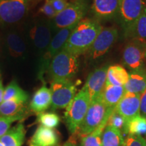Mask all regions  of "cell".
<instances>
[{
	"instance_id": "cell-1",
	"label": "cell",
	"mask_w": 146,
	"mask_h": 146,
	"mask_svg": "<svg viewBox=\"0 0 146 146\" xmlns=\"http://www.w3.org/2000/svg\"><path fill=\"white\" fill-rule=\"evenodd\" d=\"M103 27L94 18H84L71 33L63 50L78 57L89 50Z\"/></svg>"
},
{
	"instance_id": "cell-2",
	"label": "cell",
	"mask_w": 146,
	"mask_h": 146,
	"mask_svg": "<svg viewBox=\"0 0 146 146\" xmlns=\"http://www.w3.org/2000/svg\"><path fill=\"white\" fill-rule=\"evenodd\" d=\"M114 110V108L105 105L101 96L92 100L85 118L75 133L83 137L92 133L102 124L108 123L109 117Z\"/></svg>"
},
{
	"instance_id": "cell-3",
	"label": "cell",
	"mask_w": 146,
	"mask_h": 146,
	"mask_svg": "<svg viewBox=\"0 0 146 146\" xmlns=\"http://www.w3.org/2000/svg\"><path fill=\"white\" fill-rule=\"evenodd\" d=\"M79 68L78 57L62 50L54 56L47 69L52 81L70 80L77 74Z\"/></svg>"
},
{
	"instance_id": "cell-4",
	"label": "cell",
	"mask_w": 146,
	"mask_h": 146,
	"mask_svg": "<svg viewBox=\"0 0 146 146\" xmlns=\"http://www.w3.org/2000/svg\"><path fill=\"white\" fill-rule=\"evenodd\" d=\"M91 103L87 91L82 88L66 108L64 118L68 131L74 134L85 118Z\"/></svg>"
},
{
	"instance_id": "cell-5",
	"label": "cell",
	"mask_w": 146,
	"mask_h": 146,
	"mask_svg": "<svg viewBox=\"0 0 146 146\" xmlns=\"http://www.w3.org/2000/svg\"><path fill=\"white\" fill-rule=\"evenodd\" d=\"M89 8V0H73L54 18V27L60 30L76 25L85 18Z\"/></svg>"
},
{
	"instance_id": "cell-6",
	"label": "cell",
	"mask_w": 146,
	"mask_h": 146,
	"mask_svg": "<svg viewBox=\"0 0 146 146\" xmlns=\"http://www.w3.org/2000/svg\"><path fill=\"white\" fill-rule=\"evenodd\" d=\"M145 7L144 0H122L117 18L124 37L129 39L137 21Z\"/></svg>"
},
{
	"instance_id": "cell-7",
	"label": "cell",
	"mask_w": 146,
	"mask_h": 146,
	"mask_svg": "<svg viewBox=\"0 0 146 146\" xmlns=\"http://www.w3.org/2000/svg\"><path fill=\"white\" fill-rule=\"evenodd\" d=\"M76 26V25H74V26L60 29L57 33L53 36L48 47L43 53V56L39 62L38 77L43 81V83H45L43 79V76L45 72H47V69H48L51 61L56 54L62 50L71 33L72 32Z\"/></svg>"
},
{
	"instance_id": "cell-8",
	"label": "cell",
	"mask_w": 146,
	"mask_h": 146,
	"mask_svg": "<svg viewBox=\"0 0 146 146\" xmlns=\"http://www.w3.org/2000/svg\"><path fill=\"white\" fill-rule=\"evenodd\" d=\"M52 110L66 108L76 96V85L70 80H54L50 83Z\"/></svg>"
},
{
	"instance_id": "cell-9",
	"label": "cell",
	"mask_w": 146,
	"mask_h": 146,
	"mask_svg": "<svg viewBox=\"0 0 146 146\" xmlns=\"http://www.w3.org/2000/svg\"><path fill=\"white\" fill-rule=\"evenodd\" d=\"M118 37L117 28L115 27H103L86 53L87 59L90 61H94L104 56L114 44Z\"/></svg>"
},
{
	"instance_id": "cell-10",
	"label": "cell",
	"mask_w": 146,
	"mask_h": 146,
	"mask_svg": "<svg viewBox=\"0 0 146 146\" xmlns=\"http://www.w3.org/2000/svg\"><path fill=\"white\" fill-rule=\"evenodd\" d=\"M29 9V0H0V24L11 25L25 17Z\"/></svg>"
},
{
	"instance_id": "cell-11",
	"label": "cell",
	"mask_w": 146,
	"mask_h": 146,
	"mask_svg": "<svg viewBox=\"0 0 146 146\" xmlns=\"http://www.w3.org/2000/svg\"><path fill=\"white\" fill-rule=\"evenodd\" d=\"M145 46L131 40L126 45L123 53V64L130 71L144 68Z\"/></svg>"
},
{
	"instance_id": "cell-12",
	"label": "cell",
	"mask_w": 146,
	"mask_h": 146,
	"mask_svg": "<svg viewBox=\"0 0 146 146\" xmlns=\"http://www.w3.org/2000/svg\"><path fill=\"white\" fill-rule=\"evenodd\" d=\"M122 0H93L91 12L93 18L105 22L117 18Z\"/></svg>"
},
{
	"instance_id": "cell-13",
	"label": "cell",
	"mask_w": 146,
	"mask_h": 146,
	"mask_svg": "<svg viewBox=\"0 0 146 146\" xmlns=\"http://www.w3.org/2000/svg\"><path fill=\"white\" fill-rule=\"evenodd\" d=\"M108 66L100 67L89 73L83 89L87 91L91 101L102 96L106 83Z\"/></svg>"
},
{
	"instance_id": "cell-14",
	"label": "cell",
	"mask_w": 146,
	"mask_h": 146,
	"mask_svg": "<svg viewBox=\"0 0 146 146\" xmlns=\"http://www.w3.org/2000/svg\"><path fill=\"white\" fill-rule=\"evenodd\" d=\"M140 97L139 94L125 92L115 107L114 110L125 118L127 125L129 120L140 115Z\"/></svg>"
},
{
	"instance_id": "cell-15",
	"label": "cell",
	"mask_w": 146,
	"mask_h": 146,
	"mask_svg": "<svg viewBox=\"0 0 146 146\" xmlns=\"http://www.w3.org/2000/svg\"><path fill=\"white\" fill-rule=\"evenodd\" d=\"M30 37L34 47L43 53L52 39V26L45 22L37 23L30 30Z\"/></svg>"
},
{
	"instance_id": "cell-16",
	"label": "cell",
	"mask_w": 146,
	"mask_h": 146,
	"mask_svg": "<svg viewBox=\"0 0 146 146\" xmlns=\"http://www.w3.org/2000/svg\"><path fill=\"white\" fill-rule=\"evenodd\" d=\"M52 104V93L50 89L47 88L45 83L37 89L33 96L29 104V108L36 114L44 112Z\"/></svg>"
},
{
	"instance_id": "cell-17",
	"label": "cell",
	"mask_w": 146,
	"mask_h": 146,
	"mask_svg": "<svg viewBox=\"0 0 146 146\" xmlns=\"http://www.w3.org/2000/svg\"><path fill=\"white\" fill-rule=\"evenodd\" d=\"M36 146H56L59 141L58 133L54 129L40 125L30 140Z\"/></svg>"
},
{
	"instance_id": "cell-18",
	"label": "cell",
	"mask_w": 146,
	"mask_h": 146,
	"mask_svg": "<svg viewBox=\"0 0 146 146\" xmlns=\"http://www.w3.org/2000/svg\"><path fill=\"white\" fill-rule=\"evenodd\" d=\"M129 80L124 86L125 92L141 95L146 89V69L131 70Z\"/></svg>"
},
{
	"instance_id": "cell-19",
	"label": "cell",
	"mask_w": 146,
	"mask_h": 146,
	"mask_svg": "<svg viewBox=\"0 0 146 146\" xmlns=\"http://www.w3.org/2000/svg\"><path fill=\"white\" fill-rule=\"evenodd\" d=\"M25 130L23 123L20 122L15 127L9 129L4 135L0 137V141L5 146H22L25 141Z\"/></svg>"
},
{
	"instance_id": "cell-20",
	"label": "cell",
	"mask_w": 146,
	"mask_h": 146,
	"mask_svg": "<svg viewBox=\"0 0 146 146\" xmlns=\"http://www.w3.org/2000/svg\"><path fill=\"white\" fill-rule=\"evenodd\" d=\"M125 94L124 86L106 85L102 94V99L107 107L115 108Z\"/></svg>"
},
{
	"instance_id": "cell-21",
	"label": "cell",
	"mask_w": 146,
	"mask_h": 146,
	"mask_svg": "<svg viewBox=\"0 0 146 146\" xmlns=\"http://www.w3.org/2000/svg\"><path fill=\"white\" fill-rule=\"evenodd\" d=\"M27 101L21 99H12L0 104V116H14L25 115Z\"/></svg>"
},
{
	"instance_id": "cell-22",
	"label": "cell",
	"mask_w": 146,
	"mask_h": 146,
	"mask_svg": "<svg viewBox=\"0 0 146 146\" xmlns=\"http://www.w3.org/2000/svg\"><path fill=\"white\" fill-rule=\"evenodd\" d=\"M129 72L122 66H110L107 70L106 85L125 86L129 80Z\"/></svg>"
},
{
	"instance_id": "cell-23",
	"label": "cell",
	"mask_w": 146,
	"mask_h": 146,
	"mask_svg": "<svg viewBox=\"0 0 146 146\" xmlns=\"http://www.w3.org/2000/svg\"><path fill=\"white\" fill-rule=\"evenodd\" d=\"M102 146H124L125 139L121 131L106 125L102 134Z\"/></svg>"
},
{
	"instance_id": "cell-24",
	"label": "cell",
	"mask_w": 146,
	"mask_h": 146,
	"mask_svg": "<svg viewBox=\"0 0 146 146\" xmlns=\"http://www.w3.org/2000/svg\"><path fill=\"white\" fill-rule=\"evenodd\" d=\"M6 44L11 56L13 57H21L26 51L25 41L16 33H9L7 35Z\"/></svg>"
},
{
	"instance_id": "cell-25",
	"label": "cell",
	"mask_w": 146,
	"mask_h": 146,
	"mask_svg": "<svg viewBox=\"0 0 146 146\" xmlns=\"http://www.w3.org/2000/svg\"><path fill=\"white\" fill-rule=\"evenodd\" d=\"M129 39L146 45V7L137 21Z\"/></svg>"
},
{
	"instance_id": "cell-26",
	"label": "cell",
	"mask_w": 146,
	"mask_h": 146,
	"mask_svg": "<svg viewBox=\"0 0 146 146\" xmlns=\"http://www.w3.org/2000/svg\"><path fill=\"white\" fill-rule=\"evenodd\" d=\"M12 99H21L28 101L29 95L19 86L17 81L13 80L5 87L3 92V102Z\"/></svg>"
},
{
	"instance_id": "cell-27",
	"label": "cell",
	"mask_w": 146,
	"mask_h": 146,
	"mask_svg": "<svg viewBox=\"0 0 146 146\" xmlns=\"http://www.w3.org/2000/svg\"><path fill=\"white\" fill-rule=\"evenodd\" d=\"M127 135H146V118L139 115L129 120L127 125Z\"/></svg>"
},
{
	"instance_id": "cell-28",
	"label": "cell",
	"mask_w": 146,
	"mask_h": 146,
	"mask_svg": "<svg viewBox=\"0 0 146 146\" xmlns=\"http://www.w3.org/2000/svg\"><path fill=\"white\" fill-rule=\"evenodd\" d=\"M107 124H102L92 133L81 137V146H102V134Z\"/></svg>"
},
{
	"instance_id": "cell-29",
	"label": "cell",
	"mask_w": 146,
	"mask_h": 146,
	"mask_svg": "<svg viewBox=\"0 0 146 146\" xmlns=\"http://www.w3.org/2000/svg\"><path fill=\"white\" fill-rule=\"evenodd\" d=\"M37 122L43 127L54 129L59 125L60 118L54 112H42L37 114Z\"/></svg>"
},
{
	"instance_id": "cell-30",
	"label": "cell",
	"mask_w": 146,
	"mask_h": 146,
	"mask_svg": "<svg viewBox=\"0 0 146 146\" xmlns=\"http://www.w3.org/2000/svg\"><path fill=\"white\" fill-rule=\"evenodd\" d=\"M108 125L116 128L118 130L121 131L123 135L125 137L127 135V122L121 115H120L116 111L114 110L112 114L109 117L108 121Z\"/></svg>"
},
{
	"instance_id": "cell-31",
	"label": "cell",
	"mask_w": 146,
	"mask_h": 146,
	"mask_svg": "<svg viewBox=\"0 0 146 146\" xmlns=\"http://www.w3.org/2000/svg\"><path fill=\"white\" fill-rule=\"evenodd\" d=\"M25 115H18L14 116H0V137L8 132L11 125L16 121L23 120Z\"/></svg>"
},
{
	"instance_id": "cell-32",
	"label": "cell",
	"mask_w": 146,
	"mask_h": 146,
	"mask_svg": "<svg viewBox=\"0 0 146 146\" xmlns=\"http://www.w3.org/2000/svg\"><path fill=\"white\" fill-rule=\"evenodd\" d=\"M124 146H146V139L140 135H128Z\"/></svg>"
},
{
	"instance_id": "cell-33",
	"label": "cell",
	"mask_w": 146,
	"mask_h": 146,
	"mask_svg": "<svg viewBox=\"0 0 146 146\" xmlns=\"http://www.w3.org/2000/svg\"><path fill=\"white\" fill-rule=\"evenodd\" d=\"M39 12L50 19H54L57 15V13L53 8L52 5L48 0H45L44 4L39 8Z\"/></svg>"
},
{
	"instance_id": "cell-34",
	"label": "cell",
	"mask_w": 146,
	"mask_h": 146,
	"mask_svg": "<svg viewBox=\"0 0 146 146\" xmlns=\"http://www.w3.org/2000/svg\"><path fill=\"white\" fill-rule=\"evenodd\" d=\"M48 1H50L57 14L62 12L69 4V2L67 0H48Z\"/></svg>"
},
{
	"instance_id": "cell-35",
	"label": "cell",
	"mask_w": 146,
	"mask_h": 146,
	"mask_svg": "<svg viewBox=\"0 0 146 146\" xmlns=\"http://www.w3.org/2000/svg\"><path fill=\"white\" fill-rule=\"evenodd\" d=\"M140 115L146 118V89L140 97Z\"/></svg>"
},
{
	"instance_id": "cell-36",
	"label": "cell",
	"mask_w": 146,
	"mask_h": 146,
	"mask_svg": "<svg viewBox=\"0 0 146 146\" xmlns=\"http://www.w3.org/2000/svg\"><path fill=\"white\" fill-rule=\"evenodd\" d=\"M3 92H4V88H3V82L1 78H0V104L3 102Z\"/></svg>"
},
{
	"instance_id": "cell-37",
	"label": "cell",
	"mask_w": 146,
	"mask_h": 146,
	"mask_svg": "<svg viewBox=\"0 0 146 146\" xmlns=\"http://www.w3.org/2000/svg\"><path fill=\"white\" fill-rule=\"evenodd\" d=\"M63 146H77L76 145V143H74V141H72V140H70V141L66 142V143L64 144Z\"/></svg>"
},
{
	"instance_id": "cell-38",
	"label": "cell",
	"mask_w": 146,
	"mask_h": 146,
	"mask_svg": "<svg viewBox=\"0 0 146 146\" xmlns=\"http://www.w3.org/2000/svg\"><path fill=\"white\" fill-rule=\"evenodd\" d=\"M29 146H36V145H35L33 143H32L31 141H29Z\"/></svg>"
},
{
	"instance_id": "cell-39",
	"label": "cell",
	"mask_w": 146,
	"mask_h": 146,
	"mask_svg": "<svg viewBox=\"0 0 146 146\" xmlns=\"http://www.w3.org/2000/svg\"><path fill=\"white\" fill-rule=\"evenodd\" d=\"M0 146H5L4 144H3L1 141H0Z\"/></svg>"
},
{
	"instance_id": "cell-40",
	"label": "cell",
	"mask_w": 146,
	"mask_h": 146,
	"mask_svg": "<svg viewBox=\"0 0 146 146\" xmlns=\"http://www.w3.org/2000/svg\"><path fill=\"white\" fill-rule=\"evenodd\" d=\"M145 57H146V45H145Z\"/></svg>"
},
{
	"instance_id": "cell-41",
	"label": "cell",
	"mask_w": 146,
	"mask_h": 146,
	"mask_svg": "<svg viewBox=\"0 0 146 146\" xmlns=\"http://www.w3.org/2000/svg\"><path fill=\"white\" fill-rule=\"evenodd\" d=\"M0 78H1V72H0Z\"/></svg>"
},
{
	"instance_id": "cell-42",
	"label": "cell",
	"mask_w": 146,
	"mask_h": 146,
	"mask_svg": "<svg viewBox=\"0 0 146 146\" xmlns=\"http://www.w3.org/2000/svg\"><path fill=\"white\" fill-rule=\"evenodd\" d=\"M144 1H145V2L146 3V0H144Z\"/></svg>"
}]
</instances>
